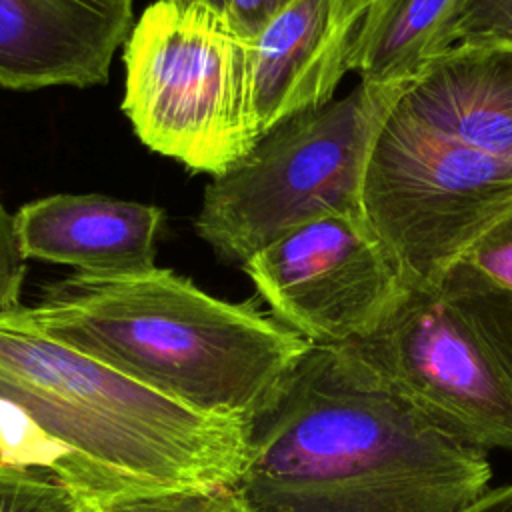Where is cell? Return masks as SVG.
I'll use <instances>...</instances> for the list:
<instances>
[{"label": "cell", "instance_id": "1", "mask_svg": "<svg viewBox=\"0 0 512 512\" xmlns=\"http://www.w3.org/2000/svg\"><path fill=\"white\" fill-rule=\"evenodd\" d=\"M486 452L386 386L348 344H308L246 424L234 484L252 512H460Z\"/></svg>", "mask_w": 512, "mask_h": 512}, {"label": "cell", "instance_id": "2", "mask_svg": "<svg viewBox=\"0 0 512 512\" xmlns=\"http://www.w3.org/2000/svg\"><path fill=\"white\" fill-rule=\"evenodd\" d=\"M0 452L90 510L116 498L236 484L246 424L190 412L0 312Z\"/></svg>", "mask_w": 512, "mask_h": 512}, {"label": "cell", "instance_id": "3", "mask_svg": "<svg viewBox=\"0 0 512 512\" xmlns=\"http://www.w3.org/2000/svg\"><path fill=\"white\" fill-rule=\"evenodd\" d=\"M20 316L46 336L202 416L248 424L308 348L252 304L206 294L166 268L72 274Z\"/></svg>", "mask_w": 512, "mask_h": 512}, {"label": "cell", "instance_id": "4", "mask_svg": "<svg viewBox=\"0 0 512 512\" xmlns=\"http://www.w3.org/2000/svg\"><path fill=\"white\" fill-rule=\"evenodd\" d=\"M350 350L448 434L512 452V294L454 262Z\"/></svg>", "mask_w": 512, "mask_h": 512}, {"label": "cell", "instance_id": "5", "mask_svg": "<svg viewBox=\"0 0 512 512\" xmlns=\"http://www.w3.org/2000/svg\"><path fill=\"white\" fill-rule=\"evenodd\" d=\"M398 88L360 82L346 96L268 130L206 186L196 234L220 258L242 264L318 218L364 216L372 144Z\"/></svg>", "mask_w": 512, "mask_h": 512}, {"label": "cell", "instance_id": "6", "mask_svg": "<svg viewBox=\"0 0 512 512\" xmlns=\"http://www.w3.org/2000/svg\"><path fill=\"white\" fill-rule=\"evenodd\" d=\"M122 110L154 152L226 174L262 138L252 102V40L202 6L156 0L124 42Z\"/></svg>", "mask_w": 512, "mask_h": 512}, {"label": "cell", "instance_id": "7", "mask_svg": "<svg viewBox=\"0 0 512 512\" xmlns=\"http://www.w3.org/2000/svg\"><path fill=\"white\" fill-rule=\"evenodd\" d=\"M362 208L404 284H424L512 214V160L428 136L386 110L366 168Z\"/></svg>", "mask_w": 512, "mask_h": 512}, {"label": "cell", "instance_id": "8", "mask_svg": "<svg viewBox=\"0 0 512 512\" xmlns=\"http://www.w3.org/2000/svg\"><path fill=\"white\" fill-rule=\"evenodd\" d=\"M240 266L274 318L310 344L368 336L406 288L366 216L318 218Z\"/></svg>", "mask_w": 512, "mask_h": 512}, {"label": "cell", "instance_id": "9", "mask_svg": "<svg viewBox=\"0 0 512 512\" xmlns=\"http://www.w3.org/2000/svg\"><path fill=\"white\" fill-rule=\"evenodd\" d=\"M370 2L290 0L256 34L252 102L260 136L334 100Z\"/></svg>", "mask_w": 512, "mask_h": 512}, {"label": "cell", "instance_id": "10", "mask_svg": "<svg viewBox=\"0 0 512 512\" xmlns=\"http://www.w3.org/2000/svg\"><path fill=\"white\" fill-rule=\"evenodd\" d=\"M132 18L134 0H0V86L106 82Z\"/></svg>", "mask_w": 512, "mask_h": 512}, {"label": "cell", "instance_id": "11", "mask_svg": "<svg viewBox=\"0 0 512 512\" xmlns=\"http://www.w3.org/2000/svg\"><path fill=\"white\" fill-rule=\"evenodd\" d=\"M388 114L428 136L512 160V46H452L398 88Z\"/></svg>", "mask_w": 512, "mask_h": 512}, {"label": "cell", "instance_id": "12", "mask_svg": "<svg viewBox=\"0 0 512 512\" xmlns=\"http://www.w3.org/2000/svg\"><path fill=\"white\" fill-rule=\"evenodd\" d=\"M158 206L100 194H54L14 214L20 254L76 268V274L120 276L154 268Z\"/></svg>", "mask_w": 512, "mask_h": 512}, {"label": "cell", "instance_id": "13", "mask_svg": "<svg viewBox=\"0 0 512 512\" xmlns=\"http://www.w3.org/2000/svg\"><path fill=\"white\" fill-rule=\"evenodd\" d=\"M464 0H372L360 24L350 72L372 86H402L456 46Z\"/></svg>", "mask_w": 512, "mask_h": 512}, {"label": "cell", "instance_id": "14", "mask_svg": "<svg viewBox=\"0 0 512 512\" xmlns=\"http://www.w3.org/2000/svg\"><path fill=\"white\" fill-rule=\"evenodd\" d=\"M94 512H252L234 484L174 488L116 498Z\"/></svg>", "mask_w": 512, "mask_h": 512}, {"label": "cell", "instance_id": "15", "mask_svg": "<svg viewBox=\"0 0 512 512\" xmlns=\"http://www.w3.org/2000/svg\"><path fill=\"white\" fill-rule=\"evenodd\" d=\"M90 508L50 474L0 464V512H88Z\"/></svg>", "mask_w": 512, "mask_h": 512}, {"label": "cell", "instance_id": "16", "mask_svg": "<svg viewBox=\"0 0 512 512\" xmlns=\"http://www.w3.org/2000/svg\"><path fill=\"white\" fill-rule=\"evenodd\" d=\"M456 262L512 294V214L490 226Z\"/></svg>", "mask_w": 512, "mask_h": 512}, {"label": "cell", "instance_id": "17", "mask_svg": "<svg viewBox=\"0 0 512 512\" xmlns=\"http://www.w3.org/2000/svg\"><path fill=\"white\" fill-rule=\"evenodd\" d=\"M456 44L512 46V0H464Z\"/></svg>", "mask_w": 512, "mask_h": 512}, {"label": "cell", "instance_id": "18", "mask_svg": "<svg viewBox=\"0 0 512 512\" xmlns=\"http://www.w3.org/2000/svg\"><path fill=\"white\" fill-rule=\"evenodd\" d=\"M26 276L24 256L18 250L14 236V216L0 198V312L20 308V292Z\"/></svg>", "mask_w": 512, "mask_h": 512}, {"label": "cell", "instance_id": "19", "mask_svg": "<svg viewBox=\"0 0 512 512\" xmlns=\"http://www.w3.org/2000/svg\"><path fill=\"white\" fill-rule=\"evenodd\" d=\"M290 0H232L230 2V24L234 30L254 40L256 34L288 4Z\"/></svg>", "mask_w": 512, "mask_h": 512}, {"label": "cell", "instance_id": "20", "mask_svg": "<svg viewBox=\"0 0 512 512\" xmlns=\"http://www.w3.org/2000/svg\"><path fill=\"white\" fill-rule=\"evenodd\" d=\"M460 512H512V484L486 490L478 500Z\"/></svg>", "mask_w": 512, "mask_h": 512}, {"label": "cell", "instance_id": "21", "mask_svg": "<svg viewBox=\"0 0 512 512\" xmlns=\"http://www.w3.org/2000/svg\"><path fill=\"white\" fill-rule=\"evenodd\" d=\"M168 2H174V4H180V6H202V8H206V10H210L218 16L228 18L232 0H168Z\"/></svg>", "mask_w": 512, "mask_h": 512}, {"label": "cell", "instance_id": "22", "mask_svg": "<svg viewBox=\"0 0 512 512\" xmlns=\"http://www.w3.org/2000/svg\"><path fill=\"white\" fill-rule=\"evenodd\" d=\"M0 464H4V458H2V452H0Z\"/></svg>", "mask_w": 512, "mask_h": 512}]
</instances>
